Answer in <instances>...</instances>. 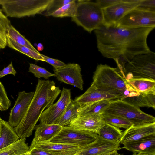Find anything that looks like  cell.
<instances>
[{
	"label": "cell",
	"instance_id": "cell-7",
	"mask_svg": "<svg viewBox=\"0 0 155 155\" xmlns=\"http://www.w3.org/2000/svg\"><path fill=\"white\" fill-rule=\"evenodd\" d=\"M125 79L146 78L155 80V53L149 52L136 56L125 66Z\"/></svg>",
	"mask_w": 155,
	"mask_h": 155
},
{
	"label": "cell",
	"instance_id": "cell-15",
	"mask_svg": "<svg viewBox=\"0 0 155 155\" xmlns=\"http://www.w3.org/2000/svg\"><path fill=\"white\" fill-rule=\"evenodd\" d=\"M119 142L108 141L98 135L94 142L81 147L74 155H100L104 153L119 150L121 149Z\"/></svg>",
	"mask_w": 155,
	"mask_h": 155
},
{
	"label": "cell",
	"instance_id": "cell-32",
	"mask_svg": "<svg viewBox=\"0 0 155 155\" xmlns=\"http://www.w3.org/2000/svg\"><path fill=\"white\" fill-rule=\"evenodd\" d=\"M77 5V0H72L52 14L51 16L55 17H71L74 15Z\"/></svg>",
	"mask_w": 155,
	"mask_h": 155
},
{
	"label": "cell",
	"instance_id": "cell-13",
	"mask_svg": "<svg viewBox=\"0 0 155 155\" xmlns=\"http://www.w3.org/2000/svg\"><path fill=\"white\" fill-rule=\"evenodd\" d=\"M34 92L23 91L18 93L13 107L11 109L8 123L12 127L17 126L23 118L30 104Z\"/></svg>",
	"mask_w": 155,
	"mask_h": 155
},
{
	"label": "cell",
	"instance_id": "cell-44",
	"mask_svg": "<svg viewBox=\"0 0 155 155\" xmlns=\"http://www.w3.org/2000/svg\"><path fill=\"white\" fill-rule=\"evenodd\" d=\"M2 119L1 118L0 116V134L2 130Z\"/></svg>",
	"mask_w": 155,
	"mask_h": 155
},
{
	"label": "cell",
	"instance_id": "cell-47",
	"mask_svg": "<svg viewBox=\"0 0 155 155\" xmlns=\"http://www.w3.org/2000/svg\"><path fill=\"white\" fill-rule=\"evenodd\" d=\"M0 111H2V109L1 105L0 104Z\"/></svg>",
	"mask_w": 155,
	"mask_h": 155
},
{
	"label": "cell",
	"instance_id": "cell-8",
	"mask_svg": "<svg viewBox=\"0 0 155 155\" xmlns=\"http://www.w3.org/2000/svg\"><path fill=\"white\" fill-rule=\"evenodd\" d=\"M97 134L73 128L69 126L61 130L49 141L51 142L84 147L92 143L97 138Z\"/></svg>",
	"mask_w": 155,
	"mask_h": 155
},
{
	"label": "cell",
	"instance_id": "cell-18",
	"mask_svg": "<svg viewBox=\"0 0 155 155\" xmlns=\"http://www.w3.org/2000/svg\"><path fill=\"white\" fill-rule=\"evenodd\" d=\"M123 148L133 153L155 155V135L124 144Z\"/></svg>",
	"mask_w": 155,
	"mask_h": 155
},
{
	"label": "cell",
	"instance_id": "cell-4",
	"mask_svg": "<svg viewBox=\"0 0 155 155\" xmlns=\"http://www.w3.org/2000/svg\"><path fill=\"white\" fill-rule=\"evenodd\" d=\"M71 20L91 33L103 25V9L96 2L77 0L75 12Z\"/></svg>",
	"mask_w": 155,
	"mask_h": 155
},
{
	"label": "cell",
	"instance_id": "cell-24",
	"mask_svg": "<svg viewBox=\"0 0 155 155\" xmlns=\"http://www.w3.org/2000/svg\"><path fill=\"white\" fill-rule=\"evenodd\" d=\"M123 132L119 128L103 122L97 134L103 139L120 143Z\"/></svg>",
	"mask_w": 155,
	"mask_h": 155
},
{
	"label": "cell",
	"instance_id": "cell-43",
	"mask_svg": "<svg viewBox=\"0 0 155 155\" xmlns=\"http://www.w3.org/2000/svg\"><path fill=\"white\" fill-rule=\"evenodd\" d=\"M133 155H149L143 153H133Z\"/></svg>",
	"mask_w": 155,
	"mask_h": 155
},
{
	"label": "cell",
	"instance_id": "cell-45",
	"mask_svg": "<svg viewBox=\"0 0 155 155\" xmlns=\"http://www.w3.org/2000/svg\"><path fill=\"white\" fill-rule=\"evenodd\" d=\"M18 155H31L29 152Z\"/></svg>",
	"mask_w": 155,
	"mask_h": 155
},
{
	"label": "cell",
	"instance_id": "cell-28",
	"mask_svg": "<svg viewBox=\"0 0 155 155\" xmlns=\"http://www.w3.org/2000/svg\"><path fill=\"white\" fill-rule=\"evenodd\" d=\"M102 121L118 128L127 129L132 125L127 119L119 116L103 113L101 114Z\"/></svg>",
	"mask_w": 155,
	"mask_h": 155
},
{
	"label": "cell",
	"instance_id": "cell-26",
	"mask_svg": "<svg viewBox=\"0 0 155 155\" xmlns=\"http://www.w3.org/2000/svg\"><path fill=\"white\" fill-rule=\"evenodd\" d=\"M26 138H20L12 144L0 149V155H18L29 151V146Z\"/></svg>",
	"mask_w": 155,
	"mask_h": 155
},
{
	"label": "cell",
	"instance_id": "cell-42",
	"mask_svg": "<svg viewBox=\"0 0 155 155\" xmlns=\"http://www.w3.org/2000/svg\"><path fill=\"white\" fill-rule=\"evenodd\" d=\"M38 51H41L43 49V46L42 44L41 43H39L37 45Z\"/></svg>",
	"mask_w": 155,
	"mask_h": 155
},
{
	"label": "cell",
	"instance_id": "cell-38",
	"mask_svg": "<svg viewBox=\"0 0 155 155\" xmlns=\"http://www.w3.org/2000/svg\"><path fill=\"white\" fill-rule=\"evenodd\" d=\"M122 0H97L96 2L98 3L101 8L103 9L120 2Z\"/></svg>",
	"mask_w": 155,
	"mask_h": 155
},
{
	"label": "cell",
	"instance_id": "cell-27",
	"mask_svg": "<svg viewBox=\"0 0 155 155\" xmlns=\"http://www.w3.org/2000/svg\"><path fill=\"white\" fill-rule=\"evenodd\" d=\"M127 81L139 93H147L155 90V80L146 78H132Z\"/></svg>",
	"mask_w": 155,
	"mask_h": 155
},
{
	"label": "cell",
	"instance_id": "cell-5",
	"mask_svg": "<svg viewBox=\"0 0 155 155\" xmlns=\"http://www.w3.org/2000/svg\"><path fill=\"white\" fill-rule=\"evenodd\" d=\"M51 0H0L7 17L20 18L42 14Z\"/></svg>",
	"mask_w": 155,
	"mask_h": 155
},
{
	"label": "cell",
	"instance_id": "cell-40",
	"mask_svg": "<svg viewBox=\"0 0 155 155\" xmlns=\"http://www.w3.org/2000/svg\"><path fill=\"white\" fill-rule=\"evenodd\" d=\"M29 152L31 155H58L35 147H29Z\"/></svg>",
	"mask_w": 155,
	"mask_h": 155
},
{
	"label": "cell",
	"instance_id": "cell-1",
	"mask_svg": "<svg viewBox=\"0 0 155 155\" xmlns=\"http://www.w3.org/2000/svg\"><path fill=\"white\" fill-rule=\"evenodd\" d=\"M154 27L126 28L102 25L94 31L99 51L114 59L119 73L125 79L126 64L136 55L150 51L147 38Z\"/></svg>",
	"mask_w": 155,
	"mask_h": 155
},
{
	"label": "cell",
	"instance_id": "cell-6",
	"mask_svg": "<svg viewBox=\"0 0 155 155\" xmlns=\"http://www.w3.org/2000/svg\"><path fill=\"white\" fill-rule=\"evenodd\" d=\"M103 113L121 116L134 126L155 123V118L141 111L139 107L120 99L111 100Z\"/></svg>",
	"mask_w": 155,
	"mask_h": 155
},
{
	"label": "cell",
	"instance_id": "cell-21",
	"mask_svg": "<svg viewBox=\"0 0 155 155\" xmlns=\"http://www.w3.org/2000/svg\"><path fill=\"white\" fill-rule=\"evenodd\" d=\"M111 100H102L80 106L78 117L101 114Z\"/></svg>",
	"mask_w": 155,
	"mask_h": 155
},
{
	"label": "cell",
	"instance_id": "cell-39",
	"mask_svg": "<svg viewBox=\"0 0 155 155\" xmlns=\"http://www.w3.org/2000/svg\"><path fill=\"white\" fill-rule=\"evenodd\" d=\"M16 73V71L13 68L12 62H11L8 66L0 71V78L9 74L15 76Z\"/></svg>",
	"mask_w": 155,
	"mask_h": 155
},
{
	"label": "cell",
	"instance_id": "cell-25",
	"mask_svg": "<svg viewBox=\"0 0 155 155\" xmlns=\"http://www.w3.org/2000/svg\"><path fill=\"white\" fill-rule=\"evenodd\" d=\"M80 106L71 99L62 115L54 124L62 127L69 125L73 120L78 117V110Z\"/></svg>",
	"mask_w": 155,
	"mask_h": 155
},
{
	"label": "cell",
	"instance_id": "cell-14",
	"mask_svg": "<svg viewBox=\"0 0 155 155\" xmlns=\"http://www.w3.org/2000/svg\"><path fill=\"white\" fill-rule=\"evenodd\" d=\"M123 97L120 93L98 90L91 85L84 94L76 97L73 101L81 106L102 100H121Z\"/></svg>",
	"mask_w": 155,
	"mask_h": 155
},
{
	"label": "cell",
	"instance_id": "cell-33",
	"mask_svg": "<svg viewBox=\"0 0 155 155\" xmlns=\"http://www.w3.org/2000/svg\"><path fill=\"white\" fill-rule=\"evenodd\" d=\"M29 65V72L32 73L35 77L38 79L43 78L48 80L51 77H55L54 74L49 72L45 68L33 63H30Z\"/></svg>",
	"mask_w": 155,
	"mask_h": 155
},
{
	"label": "cell",
	"instance_id": "cell-19",
	"mask_svg": "<svg viewBox=\"0 0 155 155\" xmlns=\"http://www.w3.org/2000/svg\"><path fill=\"white\" fill-rule=\"evenodd\" d=\"M62 127L56 124H40L35 126L33 140L37 142L49 140L60 131Z\"/></svg>",
	"mask_w": 155,
	"mask_h": 155
},
{
	"label": "cell",
	"instance_id": "cell-11",
	"mask_svg": "<svg viewBox=\"0 0 155 155\" xmlns=\"http://www.w3.org/2000/svg\"><path fill=\"white\" fill-rule=\"evenodd\" d=\"M141 0H122L120 2L102 9L103 25L114 26L126 13L136 8Z\"/></svg>",
	"mask_w": 155,
	"mask_h": 155
},
{
	"label": "cell",
	"instance_id": "cell-31",
	"mask_svg": "<svg viewBox=\"0 0 155 155\" xmlns=\"http://www.w3.org/2000/svg\"><path fill=\"white\" fill-rule=\"evenodd\" d=\"M10 25V20L0 9V50L7 46V30Z\"/></svg>",
	"mask_w": 155,
	"mask_h": 155
},
{
	"label": "cell",
	"instance_id": "cell-36",
	"mask_svg": "<svg viewBox=\"0 0 155 155\" xmlns=\"http://www.w3.org/2000/svg\"><path fill=\"white\" fill-rule=\"evenodd\" d=\"M137 8L155 12V0H141Z\"/></svg>",
	"mask_w": 155,
	"mask_h": 155
},
{
	"label": "cell",
	"instance_id": "cell-34",
	"mask_svg": "<svg viewBox=\"0 0 155 155\" xmlns=\"http://www.w3.org/2000/svg\"><path fill=\"white\" fill-rule=\"evenodd\" d=\"M72 1V0H51L43 15L46 16H51L52 14L63 6Z\"/></svg>",
	"mask_w": 155,
	"mask_h": 155
},
{
	"label": "cell",
	"instance_id": "cell-10",
	"mask_svg": "<svg viewBox=\"0 0 155 155\" xmlns=\"http://www.w3.org/2000/svg\"><path fill=\"white\" fill-rule=\"evenodd\" d=\"M71 99V90L63 87L57 101L43 112L39 120L40 124H54L62 115Z\"/></svg>",
	"mask_w": 155,
	"mask_h": 155
},
{
	"label": "cell",
	"instance_id": "cell-9",
	"mask_svg": "<svg viewBox=\"0 0 155 155\" xmlns=\"http://www.w3.org/2000/svg\"><path fill=\"white\" fill-rule=\"evenodd\" d=\"M114 26L126 28L155 27V12L136 8L126 13Z\"/></svg>",
	"mask_w": 155,
	"mask_h": 155
},
{
	"label": "cell",
	"instance_id": "cell-2",
	"mask_svg": "<svg viewBox=\"0 0 155 155\" xmlns=\"http://www.w3.org/2000/svg\"><path fill=\"white\" fill-rule=\"evenodd\" d=\"M61 90L53 81L38 79L34 94L23 118L14 130L20 139L31 136L43 112L51 105Z\"/></svg>",
	"mask_w": 155,
	"mask_h": 155
},
{
	"label": "cell",
	"instance_id": "cell-16",
	"mask_svg": "<svg viewBox=\"0 0 155 155\" xmlns=\"http://www.w3.org/2000/svg\"><path fill=\"white\" fill-rule=\"evenodd\" d=\"M155 135V123L140 126H132L123 132L120 143L137 140Z\"/></svg>",
	"mask_w": 155,
	"mask_h": 155
},
{
	"label": "cell",
	"instance_id": "cell-3",
	"mask_svg": "<svg viewBox=\"0 0 155 155\" xmlns=\"http://www.w3.org/2000/svg\"><path fill=\"white\" fill-rule=\"evenodd\" d=\"M91 85L106 91H115L123 96L121 100L139 96L137 92L118 73L116 68L101 64L97 66Z\"/></svg>",
	"mask_w": 155,
	"mask_h": 155
},
{
	"label": "cell",
	"instance_id": "cell-35",
	"mask_svg": "<svg viewBox=\"0 0 155 155\" xmlns=\"http://www.w3.org/2000/svg\"><path fill=\"white\" fill-rule=\"evenodd\" d=\"M0 104L2 111L7 110L11 105V102L8 98L5 88L0 81Z\"/></svg>",
	"mask_w": 155,
	"mask_h": 155
},
{
	"label": "cell",
	"instance_id": "cell-37",
	"mask_svg": "<svg viewBox=\"0 0 155 155\" xmlns=\"http://www.w3.org/2000/svg\"><path fill=\"white\" fill-rule=\"evenodd\" d=\"M44 58V61L51 65L54 69H57L65 66L66 64L58 59H54L41 54Z\"/></svg>",
	"mask_w": 155,
	"mask_h": 155
},
{
	"label": "cell",
	"instance_id": "cell-23",
	"mask_svg": "<svg viewBox=\"0 0 155 155\" xmlns=\"http://www.w3.org/2000/svg\"><path fill=\"white\" fill-rule=\"evenodd\" d=\"M122 101L139 107H147L155 109V90Z\"/></svg>",
	"mask_w": 155,
	"mask_h": 155
},
{
	"label": "cell",
	"instance_id": "cell-12",
	"mask_svg": "<svg viewBox=\"0 0 155 155\" xmlns=\"http://www.w3.org/2000/svg\"><path fill=\"white\" fill-rule=\"evenodd\" d=\"M55 77L61 82L83 89L84 81L80 66L77 63H68L62 68L54 69Z\"/></svg>",
	"mask_w": 155,
	"mask_h": 155
},
{
	"label": "cell",
	"instance_id": "cell-20",
	"mask_svg": "<svg viewBox=\"0 0 155 155\" xmlns=\"http://www.w3.org/2000/svg\"><path fill=\"white\" fill-rule=\"evenodd\" d=\"M78 147L73 145L53 143L49 140L37 142L33 140L29 146V147L39 148L58 155H64L68 151Z\"/></svg>",
	"mask_w": 155,
	"mask_h": 155
},
{
	"label": "cell",
	"instance_id": "cell-46",
	"mask_svg": "<svg viewBox=\"0 0 155 155\" xmlns=\"http://www.w3.org/2000/svg\"><path fill=\"white\" fill-rule=\"evenodd\" d=\"M115 155H123L122 154H120L118 153L117 152Z\"/></svg>",
	"mask_w": 155,
	"mask_h": 155
},
{
	"label": "cell",
	"instance_id": "cell-22",
	"mask_svg": "<svg viewBox=\"0 0 155 155\" xmlns=\"http://www.w3.org/2000/svg\"><path fill=\"white\" fill-rule=\"evenodd\" d=\"M19 137L14 128L8 122L2 120V130L0 134V149L18 141Z\"/></svg>",
	"mask_w": 155,
	"mask_h": 155
},
{
	"label": "cell",
	"instance_id": "cell-29",
	"mask_svg": "<svg viewBox=\"0 0 155 155\" xmlns=\"http://www.w3.org/2000/svg\"><path fill=\"white\" fill-rule=\"evenodd\" d=\"M7 45L11 48L16 50L36 60L44 61V58L41 54L39 52H37L21 45L8 37H7Z\"/></svg>",
	"mask_w": 155,
	"mask_h": 155
},
{
	"label": "cell",
	"instance_id": "cell-30",
	"mask_svg": "<svg viewBox=\"0 0 155 155\" xmlns=\"http://www.w3.org/2000/svg\"><path fill=\"white\" fill-rule=\"evenodd\" d=\"M6 36L21 45L25 46L35 51L39 52L28 40L11 25L7 29Z\"/></svg>",
	"mask_w": 155,
	"mask_h": 155
},
{
	"label": "cell",
	"instance_id": "cell-17",
	"mask_svg": "<svg viewBox=\"0 0 155 155\" xmlns=\"http://www.w3.org/2000/svg\"><path fill=\"white\" fill-rule=\"evenodd\" d=\"M101 114L78 117L70 123L69 126L97 134L103 123Z\"/></svg>",
	"mask_w": 155,
	"mask_h": 155
},
{
	"label": "cell",
	"instance_id": "cell-41",
	"mask_svg": "<svg viewBox=\"0 0 155 155\" xmlns=\"http://www.w3.org/2000/svg\"><path fill=\"white\" fill-rule=\"evenodd\" d=\"M117 151H111L104 153L100 155H115Z\"/></svg>",
	"mask_w": 155,
	"mask_h": 155
}]
</instances>
